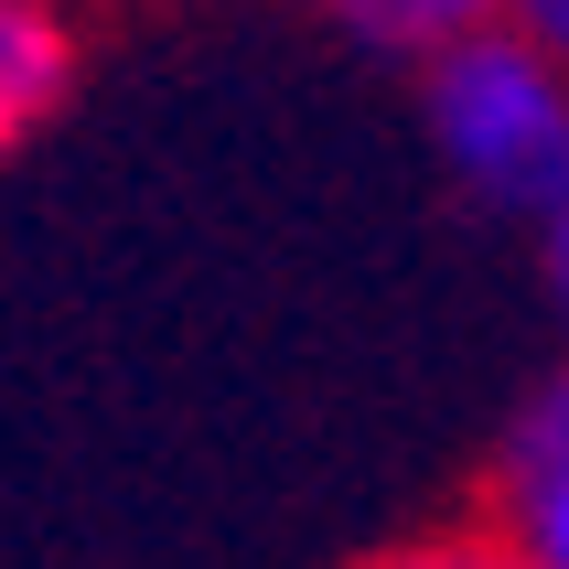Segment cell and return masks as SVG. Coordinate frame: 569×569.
I'll return each mask as SVG.
<instances>
[{
	"label": "cell",
	"mask_w": 569,
	"mask_h": 569,
	"mask_svg": "<svg viewBox=\"0 0 569 569\" xmlns=\"http://www.w3.org/2000/svg\"><path fill=\"white\" fill-rule=\"evenodd\" d=\"M430 140L495 216H569V64L516 22H483L441 54H419Z\"/></svg>",
	"instance_id": "obj_1"
},
{
	"label": "cell",
	"mask_w": 569,
	"mask_h": 569,
	"mask_svg": "<svg viewBox=\"0 0 569 569\" xmlns=\"http://www.w3.org/2000/svg\"><path fill=\"white\" fill-rule=\"evenodd\" d=\"M483 527H495L527 569H569V377H548L538 398H527L506 462H495Z\"/></svg>",
	"instance_id": "obj_2"
},
{
	"label": "cell",
	"mask_w": 569,
	"mask_h": 569,
	"mask_svg": "<svg viewBox=\"0 0 569 569\" xmlns=\"http://www.w3.org/2000/svg\"><path fill=\"white\" fill-rule=\"evenodd\" d=\"M76 87V22L64 0H0V161L64 108Z\"/></svg>",
	"instance_id": "obj_3"
},
{
	"label": "cell",
	"mask_w": 569,
	"mask_h": 569,
	"mask_svg": "<svg viewBox=\"0 0 569 569\" xmlns=\"http://www.w3.org/2000/svg\"><path fill=\"white\" fill-rule=\"evenodd\" d=\"M312 11H333L345 32H366V43H387V54H441V43H462V32L506 22L516 0H312Z\"/></svg>",
	"instance_id": "obj_4"
},
{
	"label": "cell",
	"mask_w": 569,
	"mask_h": 569,
	"mask_svg": "<svg viewBox=\"0 0 569 569\" xmlns=\"http://www.w3.org/2000/svg\"><path fill=\"white\" fill-rule=\"evenodd\" d=\"M366 569H527V559H516V548L473 516V527H441V538H398V548H377Z\"/></svg>",
	"instance_id": "obj_5"
},
{
	"label": "cell",
	"mask_w": 569,
	"mask_h": 569,
	"mask_svg": "<svg viewBox=\"0 0 569 569\" xmlns=\"http://www.w3.org/2000/svg\"><path fill=\"white\" fill-rule=\"evenodd\" d=\"M506 22H516V32H527V43H548V54H559V64H569V0H516Z\"/></svg>",
	"instance_id": "obj_6"
},
{
	"label": "cell",
	"mask_w": 569,
	"mask_h": 569,
	"mask_svg": "<svg viewBox=\"0 0 569 569\" xmlns=\"http://www.w3.org/2000/svg\"><path fill=\"white\" fill-rule=\"evenodd\" d=\"M548 290H559V312H569V216H548Z\"/></svg>",
	"instance_id": "obj_7"
}]
</instances>
